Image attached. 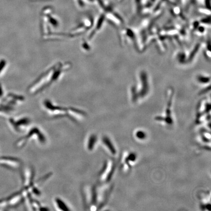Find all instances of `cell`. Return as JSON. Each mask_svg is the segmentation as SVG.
I'll list each match as a JSON object with an SVG mask.
<instances>
[{"mask_svg": "<svg viewBox=\"0 0 211 211\" xmlns=\"http://www.w3.org/2000/svg\"><path fill=\"white\" fill-rule=\"evenodd\" d=\"M24 198L21 191L16 192L9 197L6 198L7 203V208L15 207L19 205L24 200Z\"/></svg>", "mask_w": 211, "mask_h": 211, "instance_id": "obj_10", "label": "cell"}, {"mask_svg": "<svg viewBox=\"0 0 211 211\" xmlns=\"http://www.w3.org/2000/svg\"><path fill=\"white\" fill-rule=\"evenodd\" d=\"M97 136L95 134H92L88 136L86 142V148L88 151L92 152L96 148L97 143Z\"/></svg>", "mask_w": 211, "mask_h": 211, "instance_id": "obj_11", "label": "cell"}, {"mask_svg": "<svg viewBox=\"0 0 211 211\" xmlns=\"http://www.w3.org/2000/svg\"><path fill=\"white\" fill-rule=\"evenodd\" d=\"M31 123V119L28 117H21L20 118H10L9 124L14 132L20 133L28 129Z\"/></svg>", "mask_w": 211, "mask_h": 211, "instance_id": "obj_5", "label": "cell"}, {"mask_svg": "<svg viewBox=\"0 0 211 211\" xmlns=\"http://www.w3.org/2000/svg\"><path fill=\"white\" fill-rule=\"evenodd\" d=\"M136 136L138 138H144V134L142 132H138V134H136Z\"/></svg>", "mask_w": 211, "mask_h": 211, "instance_id": "obj_15", "label": "cell"}, {"mask_svg": "<svg viewBox=\"0 0 211 211\" xmlns=\"http://www.w3.org/2000/svg\"><path fill=\"white\" fill-rule=\"evenodd\" d=\"M115 163L112 161H109L105 163L104 167L99 174V180L100 183H107L110 181L115 171Z\"/></svg>", "mask_w": 211, "mask_h": 211, "instance_id": "obj_6", "label": "cell"}, {"mask_svg": "<svg viewBox=\"0 0 211 211\" xmlns=\"http://www.w3.org/2000/svg\"><path fill=\"white\" fill-rule=\"evenodd\" d=\"M43 105L44 109L51 117L53 118L68 117V107L56 105L48 100L44 101Z\"/></svg>", "mask_w": 211, "mask_h": 211, "instance_id": "obj_4", "label": "cell"}, {"mask_svg": "<svg viewBox=\"0 0 211 211\" xmlns=\"http://www.w3.org/2000/svg\"><path fill=\"white\" fill-rule=\"evenodd\" d=\"M102 141L103 145L106 148L107 151H109L111 152L110 153H111V154H114V155L115 154L116 151L115 147L111 143V140H110L107 136H103V138L102 139Z\"/></svg>", "mask_w": 211, "mask_h": 211, "instance_id": "obj_13", "label": "cell"}, {"mask_svg": "<svg viewBox=\"0 0 211 211\" xmlns=\"http://www.w3.org/2000/svg\"><path fill=\"white\" fill-rule=\"evenodd\" d=\"M175 1L176 2L177 4H179V5H180L182 2V0H175Z\"/></svg>", "mask_w": 211, "mask_h": 211, "instance_id": "obj_16", "label": "cell"}, {"mask_svg": "<svg viewBox=\"0 0 211 211\" xmlns=\"http://www.w3.org/2000/svg\"><path fill=\"white\" fill-rule=\"evenodd\" d=\"M22 176L23 187H29L34 183L35 171L34 169L31 167L25 168L23 171Z\"/></svg>", "mask_w": 211, "mask_h": 211, "instance_id": "obj_8", "label": "cell"}, {"mask_svg": "<svg viewBox=\"0 0 211 211\" xmlns=\"http://www.w3.org/2000/svg\"><path fill=\"white\" fill-rule=\"evenodd\" d=\"M197 80L199 83L207 84L208 83H210V77L203 75H199L197 77Z\"/></svg>", "mask_w": 211, "mask_h": 211, "instance_id": "obj_14", "label": "cell"}, {"mask_svg": "<svg viewBox=\"0 0 211 211\" xmlns=\"http://www.w3.org/2000/svg\"><path fill=\"white\" fill-rule=\"evenodd\" d=\"M28 139H35L39 143L45 144L47 141L46 136L43 134L39 128L36 127L31 128L26 135L23 136V138L19 139L16 143V147L18 148H22L24 147L27 143Z\"/></svg>", "mask_w": 211, "mask_h": 211, "instance_id": "obj_3", "label": "cell"}, {"mask_svg": "<svg viewBox=\"0 0 211 211\" xmlns=\"http://www.w3.org/2000/svg\"><path fill=\"white\" fill-rule=\"evenodd\" d=\"M86 112L75 107H69L68 109V118L75 123L80 122L86 118Z\"/></svg>", "mask_w": 211, "mask_h": 211, "instance_id": "obj_9", "label": "cell"}, {"mask_svg": "<svg viewBox=\"0 0 211 211\" xmlns=\"http://www.w3.org/2000/svg\"><path fill=\"white\" fill-rule=\"evenodd\" d=\"M70 64L57 63L50 67L35 80L28 88L30 95L35 96L45 91L59 80L63 74L70 68Z\"/></svg>", "mask_w": 211, "mask_h": 211, "instance_id": "obj_1", "label": "cell"}, {"mask_svg": "<svg viewBox=\"0 0 211 211\" xmlns=\"http://www.w3.org/2000/svg\"><path fill=\"white\" fill-rule=\"evenodd\" d=\"M22 161L18 158L13 157H0V166L11 170H16L20 168Z\"/></svg>", "mask_w": 211, "mask_h": 211, "instance_id": "obj_7", "label": "cell"}, {"mask_svg": "<svg viewBox=\"0 0 211 211\" xmlns=\"http://www.w3.org/2000/svg\"><path fill=\"white\" fill-rule=\"evenodd\" d=\"M54 205L57 210L59 211H70L71 209L66 203L60 198H56L54 199Z\"/></svg>", "mask_w": 211, "mask_h": 211, "instance_id": "obj_12", "label": "cell"}, {"mask_svg": "<svg viewBox=\"0 0 211 211\" xmlns=\"http://www.w3.org/2000/svg\"><path fill=\"white\" fill-rule=\"evenodd\" d=\"M82 199L86 208L89 210H97L96 186L85 185L81 189Z\"/></svg>", "mask_w": 211, "mask_h": 211, "instance_id": "obj_2", "label": "cell"}]
</instances>
